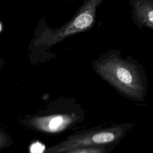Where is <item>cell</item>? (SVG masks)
I'll use <instances>...</instances> for the list:
<instances>
[{"label":"cell","mask_w":153,"mask_h":153,"mask_svg":"<svg viewBox=\"0 0 153 153\" xmlns=\"http://www.w3.org/2000/svg\"><path fill=\"white\" fill-rule=\"evenodd\" d=\"M124 134L121 127H115L103 130L93 131L72 136L60 146L62 151H69L80 147L102 145L117 141Z\"/></svg>","instance_id":"3957f363"},{"label":"cell","mask_w":153,"mask_h":153,"mask_svg":"<svg viewBox=\"0 0 153 153\" xmlns=\"http://www.w3.org/2000/svg\"><path fill=\"white\" fill-rule=\"evenodd\" d=\"M74 120V116L57 115L49 117L43 120L42 129L50 132L60 131L66 127Z\"/></svg>","instance_id":"5b68a950"},{"label":"cell","mask_w":153,"mask_h":153,"mask_svg":"<svg viewBox=\"0 0 153 153\" xmlns=\"http://www.w3.org/2000/svg\"><path fill=\"white\" fill-rule=\"evenodd\" d=\"M0 30H1V25H0Z\"/></svg>","instance_id":"ba28073f"},{"label":"cell","mask_w":153,"mask_h":153,"mask_svg":"<svg viewBox=\"0 0 153 153\" xmlns=\"http://www.w3.org/2000/svg\"><path fill=\"white\" fill-rule=\"evenodd\" d=\"M105 0H82L74 16L63 25L56 29H45L36 41L38 44L52 45L69 36L91 30L96 21V10Z\"/></svg>","instance_id":"7a4b0ae2"},{"label":"cell","mask_w":153,"mask_h":153,"mask_svg":"<svg viewBox=\"0 0 153 153\" xmlns=\"http://www.w3.org/2000/svg\"><path fill=\"white\" fill-rule=\"evenodd\" d=\"M105 151L106 149L104 147L86 146L69 150L67 153H105Z\"/></svg>","instance_id":"8992f818"},{"label":"cell","mask_w":153,"mask_h":153,"mask_svg":"<svg viewBox=\"0 0 153 153\" xmlns=\"http://www.w3.org/2000/svg\"><path fill=\"white\" fill-rule=\"evenodd\" d=\"M96 72L123 93L140 99L144 87L136 64L120 56L117 50H111L93 63Z\"/></svg>","instance_id":"6da1fadb"},{"label":"cell","mask_w":153,"mask_h":153,"mask_svg":"<svg viewBox=\"0 0 153 153\" xmlns=\"http://www.w3.org/2000/svg\"><path fill=\"white\" fill-rule=\"evenodd\" d=\"M29 149L30 153H43L45 151V146L42 143L36 141L32 143Z\"/></svg>","instance_id":"52a82bcc"},{"label":"cell","mask_w":153,"mask_h":153,"mask_svg":"<svg viewBox=\"0 0 153 153\" xmlns=\"http://www.w3.org/2000/svg\"><path fill=\"white\" fill-rule=\"evenodd\" d=\"M131 19L135 26L153 30V0H129Z\"/></svg>","instance_id":"277c9868"}]
</instances>
